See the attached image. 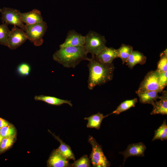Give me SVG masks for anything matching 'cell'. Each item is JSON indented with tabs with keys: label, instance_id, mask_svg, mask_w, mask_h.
<instances>
[{
	"label": "cell",
	"instance_id": "32",
	"mask_svg": "<svg viewBox=\"0 0 167 167\" xmlns=\"http://www.w3.org/2000/svg\"><path fill=\"white\" fill-rule=\"evenodd\" d=\"M1 9H0V12H1Z\"/></svg>",
	"mask_w": 167,
	"mask_h": 167
},
{
	"label": "cell",
	"instance_id": "25",
	"mask_svg": "<svg viewBox=\"0 0 167 167\" xmlns=\"http://www.w3.org/2000/svg\"><path fill=\"white\" fill-rule=\"evenodd\" d=\"M16 135L4 137L0 144V152L10 148L14 143Z\"/></svg>",
	"mask_w": 167,
	"mask_h": 167
},
{
	"label": "cell",
	"instance_id": "6",
	"mask_svg": "<svg viewBox=\"0 0 167 167\" xmlns=\"http://www.w3.org/2000/svg\"><path fill=\"white\" fill-rule=\"evenodd\" d=\"M160 73L157 71H150L147 74L141 82L138 90L136 91L138 93L148 91H156L161 92L163 90L159 83Z\"/></svg>",
	"mask_w": 167,
	"mask_h": 167
},
{
	"label": "cell",
	"instance_id": "14",
	"mask_svg": "<svg viewBox=\"0 0 167 167\" xmlns=\"http://www.w3.org/2000/svg\"><path fill=\"white\" fill-rule=\"evenodd\" d=\"M20 15L22 22L26 24H32L43 21L41 12L36 9L26 13L20 12Z\"/></svg>",
	"mask_w": 167,
	"mask_h": 167
},
{
	"label": "cell",
	"instance_id": "3",
	"mask_svg": "<svg viewBox=\"0 0 167 167\" xmlns=\"http://www.w3.org/2000/svg\"><path fill=\"white\" fill-rule=\"evenodd\" d=\"M84 47L87 52L96 55L106 46L104 36L93 31H90L84 36Z\"/></svg>",
	"mask_w": 167,
	"mask_h": 167
},
{
	"label": "cell",
	"instance_id": "30",
	"mask_svg": "<svg viewBox=\"0 0 167 167\" xmlns=\"http://www.w3.org/2000/svg\"><path fill=\"white\" fill-rule=\"evenodd\" d=\"M9 124V122L4 119L0 118V128Z\"/></svg>",
	"mask_w": 167,
	"mask_h": 167
},
{
	"label": "cell",
	"instance_id": "20",
	"mask_svg": "<svg viewBox=\"0 0 167 167\" xmlns=\"http://www.w3.org/2000/svg\"><path fill=\"white\" fill-rule=\"evenodd\" d=\"M133 49L132 46L125 44H122L120 47L117 49L118 58L122 59L123 64L126 62Z\"/></svg>",
	"mask_w": 167,
	"mask_h": 167
},
{
	"label": "cell",
	"instance_id": "10",
	"mask_svg": "<svg viewBox=\"0 0 167 167\" xmlns=\"http://www.w3.org/2000/svg\"><path fill=\"white\" fill-rule=\"evenodd\" d=\"M84 42V36L74 30H71L68 31L65 41L60 45L59 47L83 46Z\"/></svg>",
	"mask_w": 167,
	"mask_h": 167
},
{
	"label": "cell",
	"instance_id": "2",
	"mask_svg": "<svg viewBox=\"0 0 167 167\" xmlns=\"http://www.w3.org/2000/svg\"><path fill=\"white\" fill-rule=\"evenodd\" d=\"M84 46L60 47L53 55L54 60L67 68H75L81 61H88Z\"/></svg>",
	"mask_w": 167,
	"mask_h": 167
},
{
	"label": "cell",
	"instance_id": "15",
	"mask_svg": "<svg viewBox=\"0 0 167 167\" xmlns=\"http://www.w3.org/2000/svg\"><path fill=\"white\" fill-rule=\"evenodd\" d=\"M146 60V57L143 53L138 51L133 50L126 62V65L132 69L136 64H144Z\"/></svg>",
	"mask_w": 167,
	"mask_h": 167
},
{
	"label": "cell",
	"instance_id": "29",
	"mask_svg": "<svg viewBox=\"0 0 167 167\" xmlns=\"http://www.w3.org/2000/svg\"><path fill=\"white\" fill-rule=\"evenodd\" d=\"M159 83L161 89H163L167 84V71L160 73Z\"/></svg>",
	"mask_w": 167,
	"mask_h": 167
},
{
	"label": "cell",
	"instance_id": "16",
	"mask_svg": "<svg viewBox=\"0 0 167 167\" xmlns=\"http://www.w3.org/2000/svg\"><path fill=\"white\" fill-rule=\"evenodd\" d=\"M36 101L45 102L49 104L55 105H60L66 104L72 107L73 105L71 101L63 100L54 96L40 95L36 96L34 97Z\"/></svg>",
	"mask_w": 167,
	"mask_h": 167
},
{
	"label": "cell",
	"instance_id": "28",
	"mask_svg": "<svg viewBox=\"0 0 167 167\" xmlns=\"http://www.w3.org/2000/svg\"><path fill=\"white\" fill-rule=\"evenodd\" d=\"M30 70V67L28 64L23 63L18 66L17 71L18 73L20 75L25 76L29 75Z\"/></svg>",
	"mask_w": 167,
	"mask_h": 167
},
{
	"label": "cell",
	"instance_id": "17",
	"mask_svg": "<svg viewBox=\"0 0 167 167\" xmlns=\"http://www.w3.org/2000/svg\"><path fill=\"white\" fill-rule=\"evenodd\" d=\"M49 131L55 139L60 142V145L57 149L60 153L67 159L75 160V155L70 147L63 142L58 137L52 133L50 131Z\"/></svg>",
	"mask_w": 167,
	"mask_h": 167
},
{
	"label": "cell",
	"instance_id": "9",
	"mask_svg": "<svg viewBox=\"0 0 167 167\" xmlns=\"http://www.w3.org/2000/svg\"><path fill=\"white\" fill-rule=\"evenodd\" d=\"M146 148L145 145L142 142L128 145L125 151L119 152V154L123 155L124 157L122 165L123 166L126 160L129 157L144 156V152Z\"/></svg>",
	"mask_w": 167,
	"mask_h": 167
},
{
	"label": "cell",
	"instance_id": "23",
	"mask_svg": "<svg viewBox=\"0 0 167 167\" xmlns=\"http://www.w3.org/2000/svg\"><path fill=\"white\" fill-rule=\"evenodd\" d=\"M160 59L157 63L156 70L159 73L167 71V50L166 49L160 54Z\"/></svg>",
	"mask_w": 167,
	"mask_h": 167
},
{
	"label": "cell",
	"instance_id": "24",
	"mask_svg": "<svg viewBox=\"0 0 167 167\" xmlns=\"http://www.w3.org/2000/svg\"><path fill=\"white\" fill-rule=\"evenodd\" d=\"M8 25L5 23L0 25V44L6 46L10 32Z\"/></svg>",
	"mask_w": 167,
	"mask_h": 167
},
{
	"label": "cell",
	"instance_id": "1",
	"mask_svg": "<svg viewBox=\"0 0 167 167\" xmlns=\"http://www.w3.org/2000/svg\"><path fill=\"white\" fill-rule=\"evenodd\" d=\"M88 61L89 75L88 83L89 89L92 90L96 86L103 84L112 79L115 69L112 63H101L97 60L93 55H92Z\"/></svg>",
	"mask_w": 167,
	"mask_h": 167
},
{
	"label": "cell",
	"instance_id": "8",
	"mask_svg": "<svg viewBox=\"0 0 167 167\" xmlns=\"http://www.w3.org/2000/svg\"><path fill=\"white\" fill-rule=\"evenodd\" d=\"M28 40L26 32L14 26L10 32L7 40L6 46L12 50L16 49Z\"/></svg>",
	"mask_w": 167,
	"mask_h": 167
},
{
	"label": "cell",
	"instance_id": "22",
	"mask_svg": "<svg viewBox=\"0 0 167 167\" xmlns=\"http://www.w3.org/2000/svg\"><path fill=\"white\" fill-rule=\"evenodd\" d=\"M167 139V125L166 120H165L162 124L155 131V134L152 141L156 139L162 141Z\"/></svg>",
	"mask_w": 167,
	"mask_h": 167
},
{
	"label": "cell",
	"instance_id": "27",
	"mask_svg": "<svg viewBox=\"0 0 167 167\" xmlns=\"http://www.w3.org/2000/svg\"><path fill=\"white\" fill-rule=\"evenodd\" d=\"M90 161L87 155H84L71 164L72 167H91Z\"/></svg>",
	"mask_w": 167,
	"mask_h": 167
},
{
	"label": "cell",
	"instance_id": "7",
	"mask_svg": "<svg viewBox=\"0 0 167 167\" xmlns=\"http://www.w3.org/2000/svg\"><path fill=\"white\" fill-rule=\"evenodd\" d=\"M1 12L2 15L1 20L2 23L17 26L25 32V26L21 19L19 11L13 8L4 7L1 9Z\"/></svg>",
	"mask_w": 167,
	"mask_h": 167
},
{
	"label": "cell",
	"instance_id": "18",
	"mask_svg": "<svg viewBox=\"0 0 167 167\" xmlns=\"http://www.w3.org/2000/svg\"><path fill=\"white\" fill-rule=\"evenodd\" d=\"M110 115L104 116L102 113L98 112L88 118H85L84 120L88 121L87 127L89 128H94L97 130L100 129L101 123L103 119Z\"/></svg>",
	"mask_w": 167,
	"mask_h": 167
},
{
	"label": "cell",
	"instance_id": "12",
	"mask_svg": "<svg viewBox=\"0 0 167 167\" xmlns=\"http://www.w3.org/2000/svg\"><path fill=\"white\" fill-rule=\"evenodd\" d=\"M95 58L101 63H112L115 59L118 58L117 49L106 46L95 56Z\"/></svg>",
	"mask_w": 167,
	"mask_h": 167
},
{
	"label": "cell",
	"instance_id": "11",
	"mask_svg": "<svg viewBox=\"0 0 167 167\" xmlns=\"http://www.w3.org/2000/svg\"><path fill=\"white\" fill-rule=\"evenodd\" d=\"M68 160L63 156L57 149L53 151L47 161L50 167H68L71 166Z\"/></svg>",
	"mask_w": 167,
	"mask_h": 167
},
{
	"label": "cell",
	"instance_id": "21",
	"mask_svg": "<svg viewBox=\"0 0 167 167\" xmlns=\"http://www.w3.org/2000/svg\"><path fill=\"white\" fill-rule=\"evenodd\" d=\"M137 102V98L126 100L122 102L117 108L116 109L110 114H119L120 113L124 111L131 107H134Z\"/></svg>",
	"mask_w": 167,
	"mask_h": 167
},
{
	"label": "cell",
	"instance_id": "19",
	"mask_svg": "<svg viewBox=\"0 0 167 167\" xmlns=\"http://www.w3.org/2000/svg\"><path fill=\"white\" fill-rule=\"evenodd\" d=\"M158 92L152 91H148L138 93L137 94L139 102L142 104H148L152 105L155 101L159 99Z\"/></svg>",
	"mask_w": 167,
	"mask_h": 167
},
{
	"label": "cell",
	"instance_id": "5",
	"mask_svg": "<svg viewBox=\"0 0 167 167\" xmlns=\"http://www.w3.org/2000/svg\"><path fill=\"white\" fill-rule=\"evenodd\" d=\"M25 32L28 40L36 46H40L43 43V37L46 32L47 25L44 21L32 24L25 25Z\"/></svg>",
	"mask_w": 167,
	"mask_h": 167
},
{
	"label": "cell",
	"instance_id": "26",
	"mask_svg": "<svg viewBox=\"0 0 167 167\" xmlns=\"http://www.w3.org/2000/svg\"><path fill=\"white\" fill-rule=\"evenodd\" d=\"M0 134L3 138L15 136L16 134V130L14 126L9 124L0 128Z\"/></svg>",
	"mask_w": 167,
	"mask_h": 167
},
{
	"label": "cell",
	"instance_id": "31",
	"mask_svg": "<svg viewBox=\"0 0 167 167\" xmlns=\"http://www.w3.org/2000/svg\"><path fill=\"white\" fill-rule=\"evenodd\" d=\"M3 137L0 134V144L1 143L2 141Z\"/></svg>",
	"mask_w": 167,
	"mask_h": 167
},
{
	"label": "cell",
	"instance_id": "4",
	"mask_svg": "<svg viewBox=\"0 0 167 167\" xmlns=\"http://www.w3.org/2000/svg\"><path fill=\"white\" fill-rule=\"evenodd\" d=\"M88 142L91 144L92 151L89 156L90 162L94 167H109L110 163L104 154L101 146L95 139L89 135Z\"/></svg>",
	"mask_w": 167,
	"mask_h": 167
},
{
	"label": "cell",
	"instance_id": "13",
	"mask_svg": "<svg viewBox=\"0 0 167 167\" xmlns=\"http://www.w3.org/2000/svg\"><path fill=\"white\" fill-rule=\"evenodd\" d=\"M161 92V95L159 98L160 100L154 102L152 105L153 108L150 113L151 115L167 114V91L163 90Z\"/></svg>",
	"mask_w": 167,
	"mask_h": 167
}]
</instances>
